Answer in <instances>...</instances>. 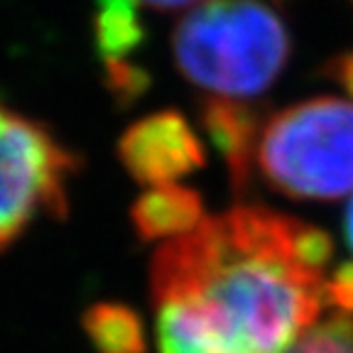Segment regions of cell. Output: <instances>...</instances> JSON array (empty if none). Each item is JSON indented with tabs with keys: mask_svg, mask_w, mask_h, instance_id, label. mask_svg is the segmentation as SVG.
<instances>
[{
	"mask_svg": "<svg viewBox=\"0 0 353 353\" xmlns=\"http://www.w3.org/2000/svg\"><path fill=\"white\" fill-rule=\"evenodd\" d=\"M118 157L135 182L162 187L206 165V150L176 110H160L132 123L118 143Z\"/></svg>",
	"mask_w": 353,
	"mask_h": 353,
	"instance_id": "obj_5",
	"label": "cell"
},
{
	"mask_svg": "<svg viewBox=\"0 0 353 353\" xmlns=\"http://www.w3.org/2000/svg\"><path fill=\"white\" fill-rule=\"evenodd\" d=\"M77 160L39 123L0 103V248L39 214H64Z\"/></svg>",
	"mask_w": 353,
	"mask_h": 353,
	"instance_id": "obj_4",
	"label": "cell"
},
{
	"mask_svg": "<svg viewBox=\"0 0 353 353\" xmlns=\"http://www.w3.org/2000/svg\"><path fill=\"white\" fill-rule=\"evenodd\" d=\"M105 88L110 91V96L118 101V103L128 105L135 99L145 94L152 83V77L145 66L135 64V61H118V64H105Z\"/></svg>",
	"mask_w": 353,
	"mask_h": 353,
	"instance_id": "obj_11",
	"label": "cell"
},
{
	"mask_svg": "<svg viewBox=\"0 0 353 353\" xmlns=\"http://www.w3.org/2000/svg\"><path fill=\"white\" fill-rule=\"evenodd\" d=\"M285 353H353V319L339 314L312 326Z\"/></svg>",
	"mask_w": 353,
	"mask_h": 353,
	"instance_id": "obj_10",
	"label": "cell"
},
{
	"mask_svg": "<svg viewBox=\"0 0 353 353\" xmlns=\"http://www.w3.org/2000/svg\"><path fill=\"white\" fill-rule=\"evenodd\" d=\"M145 6L154 8V10H179V8H187L194 6V3H201V0H140Z\"/></svg>",
	"mask_w": 353,
	"mask_h": 353,
	"instance_id": "obj_14",
	"label": "cell"
},
{
	"mask_svg": "<svg viewBox=\"0 0 353 353\" xmlns=\"http://www.w3.org/2000/svg\"><path fill=\"white\" fill-rule=\"evenodd\" d=\"M260 118V108L248 101L221 96H204L199 101V121L226 162L236 192H245L253 176V162L258 157V143L263 132Z\"/></svg>",
	"mask_w": 353,
	"mask_h": 353,
	"instance_id": "obj_6",
	"label": "cell"
},
{
	"mask_svg": "<svg viewBox=\"0 0 353 353\" xmlns=\"http://www.w3.org/2000/svg\"><path fill=\"white\" fill-rule=\"evenodd\" d=\"M94 39L103 66L132 61V54L148 39L140 0H96Z\"/></svg>",
	"mask_w": 353,
	"mask_h": 353,
	"instance_id": "obj_8",
	"label": "cell"
},
{
	"mask_svg": "<svg viewBox=\"0 0 353 353\" xmlns=\"http://www.w3.org/2000/svg\"><path fill=\"white\" fill-rule=\"evenodd\" d=\"M343 231H346V238H348V245L353 248V201L348 204V211H346V221H343Z\"/></svg>",
	"mask_w": 353,
	"mask_h": 353,
	"instance_id": "obj_15",
	"label": "cell"
},
{
	"mask_svg": "<svg viewBox=\"0 0 353 353\" xmlns=\"http://www.w3.org/2000/svg\"><path fill=\"white\" fill-rule=\"evenodd\" d=\"M130 216L143 241H157V238L172 241L194 231L204 221V201L201 194L189 187L162 184L138 196Z\"/></svg>",
	"mask_w": 353,
	"mask_h": 353,
	"instance_id": "obj_7",
	"label": "cell"
},
{
	"mask_svg": "<svg viewBox=\"0 0 353 353\" xmlns=\"http://www.w3.org/2000/svg\"><path fill=\"white\" fill-rule=\"evenodd\" d=\"M83 329L99 353H148L143 321L125 304H94L83 314Z\"/></svg>",
	"mask_w": 353,
	"mask_h": 353,
	"instance_id": "obj_9",
	"label": "cell"
},
{
	"mask_svg": "<svg viewBox=\"0 0 353 353\" xmlns=\"http://www.w3.org/2000/svg\"><path fill=\"white\" fill-rule=\"evenodd\" d=\"M324 299L341 316L353 319V260L341 263L329 275V280H324Z\"/></svg>",
	"mask_w": 353,
	"mask_h": 353,
	"instance_id": "obj_12",
	"label": "cell"
},
{
	"mask_svg": "<svg viewBox=\"0 0 353 353\" xmlns=\"http://www.w3.org/2000/svg\"><path fill=\"white\" fill-rule=\"evenodd\" d=\"M187 81L221 99H255L277 81L292 54L282 17L263 0H204L172 34Z\"/></svg>",
	"mask_w": 353,
	"mask_h": 353,
	"instance_id": "obj_2",
	"label": "cell"
},
{
	"mask_svg": "<svg viewBox=\"0 0 353 353\" xmlns=\"http://www.w3.org/2000/svg\"><path fill=\"white\" fill-rule=\"evenodd\" d=\"M258 167L275 192L292 199L353 194V103L321 96L275 113L260 132Z\"/></svg>",
	"mask_w": 353,
	"mask_h": 353,
	"instance_id": "obj_3",
	"label": "cell"
},
{
	"mask_svg": "<svg viewBox=\"0 0 353 353\" xmlns=\"http://www.w3.org/2000/svg\"><path fill=\"white\" fill-rule=\"evenodd\" d=\"M321 72L326 74V79L339 83V86L353 99V50L339 52V54H334L331 59H326Z\"/></svg>",
	"mask_w": 353,
	"mask_h": 353,
	"instance_id": "obj_13",
	"label": "cell"
},
{
	"mask_svg": "<svg viewBox=\"0 0 353 353\" xmlns=\"http://www.w3.org/2000/svg\"><path fill=\"white\" fill-rule=\"evenodd\" d=\"M326 231L265 206H236L172 238L150 290L162 353H285L324 309Z\"/></svg>",
	"mask_w": 353,
	"mask_h": 353,
	"instance_id": "obj_1",
	"label": "cell"
}]
</instances>
